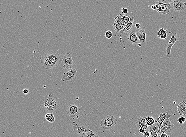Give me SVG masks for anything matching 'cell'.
I'll return each mask as SVG.
<instances>
[{
	"mask_svg": "<svg viewBox=\"0 0 186 137\" xmlns=\"http://www.w3.org/2000/svg\"><path fill=\"white\" fill-rule=\"evenodd\" d=\"M60 107V102L58 97L52 94L43 98L39 104V110L44 114L53 113L55 110Z\"/></svg>",
	"mask_w": 186,
	"mask_h": 137,
	"instance_id": "obj_1",
	"label": "cell"
},
{
	"mask_svg": "<svg viewBox=\"0 0 186 137\" xmlns=\"http://www.w3.org/2000/svg\"><path fill=\"white\" fill-rule=\"evenodd\" d=\"M171 8L170 3H165L160 1L154 2L151 7L152 9L164 15L169 14Z\"/></svg>",
	"mask_w": 186,
	"mask_h": 137,
	"instance_id": "obj_2",
	"label": "cell"
},
{
	"mask_svg": "<svg viewBox=\"0 0 186 137\" xmlns=\"http://www.w3.org/2000/svg\"><path fill=\"white\" fill-rule=\"evenodd\" d=\"M171 32L172 33V36L166 45V57L168 58H171V50L172 47L177 41H179L181 39V37L177 35L176 30L173 28L171 29Z\"/></svg>",
	"mask_w": 186,
	"mask_h": 137,
	"instance_id": "obj_3",
	"label": "cell"
},
{
	"mask_svg": "<svg viewBox=\"0 0 186 137\" xmlns=\"http://www.w3.org/2000/svg\"><path fill=\"white\" fill-rule=\"evenodd\" d=\"M76 105H69L66 107V112L67 115L72 119H77L80 117V115L83 112V109Z\"/></svg>",
	"mask_w": 186,
	"mask_h": 137,
	"instance_id": "obj_4",
	"label": "cell"
},
{
	"mask_svg": "<svg viewBox=\"0 0 186 137\" xmlns=\"http://www.w3.org/2000/svg\"><path fill=\"white\" fill-rule=\"evenodd\" d=\"M117 123V120L114 116H108L101 121V126L105 130H111L113 128Z\"/></svg>",
	"mask_w": 186,
	"mask_h": 137,
	"instance_id": "obj_5",
	"label": "cell"
},
{
	"mask_svg": "<svg viewBox=\"0 0 186 137\" xmlns=\"http://www.w3.org/2000/svg\"><path fill=\"white\" fill-rule=\"evenodd\" d=\"M72 126L75 132L81 137H86L87 134L91 130L88 127L77 124L75 122H72Z\"/></svg>",
	"mask_w": 186,
	"mask_h": 137,
	"instance_id": "obj_6",
	"label": "cell"
},
{
	"mask_svg": "<svg viewBox=\"0 0 186 137\" xmlns=\"http://www.w3.org/2000/svg\"><path fill=\"white\" fill-rule=\"evenodd\" d=\"M42 68L46 70L54 69L55 66L50 60L47 54L43 55L39 59Z\"/></svg>",
	"mask_w": 186,
	"mask_h": 137,
	"instance_id": "obj_7",
	"label": "cell"
},
{
	"mask_svg": "<svg viewBox=\"0 0 186 137\" xmlns=\"http://www.w3.org/2000/svg\"><path fill=\"white\" fill-rule=\"evenodd\" d=\"M63 61V68L66 69H72L73 65V61L72 57V55L70 52H68L65 54V56L62 58Z\"/></svg>",
	"mask_w": 186,
	"mask_h": 137,
	"instance_id": "obj_8",
	"label": "cell"
},
{
	"mask_svg": "<svg viewBox=\"0 0 186 137\" xmlns=\"http://www.w3.org/2000/svg\"><path fill=\"white\" fill-rule=\"evenodd\" d=\"M170 4L171 8L177 12H181L186 9V3L182 0H175Z\"/></svg>",
	"mask_w": 186,
	"mask_h": 137,
	"instance_id": "obj_9",
	"label": "cell"
},
{
	"mask_svg": "<svg viewBox=\"0 0 186 137\" xmlns=\"http://www.w3.org/2000/svg\"><path fill=\"white\" fill-rule=\"evenodd\" d=\"M47 55L50 60L55 67L59 66L62 63V58L58 53H50Z\"/></svg>",
	"mask_w": 186,
	"mask_h": 137,
	"instance_id": "obj_10",
	"label": "cell"
},
{
	"mask_svg": "<svg viewBox=\"0 0 186 137\" xmlns=\"http://www.w3.org/2000/svg\"><path fill=\"white\" fill-rule=\"evenodd\" d=\"M77 73V70L75 69H71L70 71L63 74L62 78L63 82L72 81L74 80Z\"/></svg>",
	"mask_w": 186,
	"mask_h": 137,
	"instance_id": "obj_11",
	"label": "cell"
},
{
	"mask_svg": "<svg viewBox=\"0 0 186 137\" xmlns=\"http://www.w3.org/2000/svg\"><path fill=\"white\" fill-rule=\"evenodd\" d=\"M136 33L138 39L141 43L145 44L146 43V36L145 27L140 29L138 31L136 32Z\"/></svg>",
	"mask_w": 186,
	"mask_h": 137,
	"instance_id": "obj_12",
	"label": "cell"
},
{
	"mask_svg": "<svg viewBox=\"0 0 186 137\" xmlns=\"http://www.w3.org/2000/svg\"><path fill=\"white\" fill-rule=\"evenodd\" d=\"M129 17L130 18L129 21L128 23L127 24L124 28L119 32L120 34L126 35V34H128V33H129L131 31V29L133 27L134 19V17L132 16Z\"/></svg>",
	"mask_w": 186,
	"mask_h": 137,
	"instance_id": "obj_13",
	"label": "cell"
},
{
	"mask_svg": "<svg viewBox=\"0 0 186 137\" xmlns=\"http://www.w3.org/2000/svg\"><path fill=\"white\" fill-rule=\"evenodd\" d=\"M128 39L130 40L131 43L134 45L135 46H136L138 44L139 40L135 30H132L130 32Z\"/></svg>",
	"mask_w": 186,
	"mask_h": 137,
	"instance_id": "obj_14",
	"label": "cell"
},
{
	"mask_svg": "<svg viewBox=\"0 0 186 137\" xmlns=\"http://www.w3.org/2000/svg\"><path fill=\"white\" fill-rule=\"evenodd\" d=\"M162 123H160L157 119L155 121L154 123L152 125L148 126V130H151L156 132L160 136V127Z\"/></svg>",
	"mask_w": 186,
	"mask_h": 137,
	"instance_id": "obj_15",
	"label": "cell"
},
{
	"mask_svg": "<svg viewBox=\"0 0 186 137\" xmlns=\"http://www.w3.org/2000/svg\"><path fill=\"white\" fill-rule=\"evenodd\" d=\"M145 118L146 117H141L137 120L136 125L138 128H143L146 129L148 128V126L145 121Z\"/></svg>",
	"mask_w": 186,
	"mask_h": 137,
	"instance_id": "obj_16",
	"label": "cell"
},
{
	"mask_svg": "<svg viewBox=\"0 0 186 137\" xmlns=\"http://www.w3.org/2000/svg\"><path fill=\"white\" fill-rule=\"evenodd\" d=\"M167 30H165L164 28L162 27L160 29L157 33V36L160 39L162 40H166L167 38Z\"/></svg>",
	"mask_w": 186,
	"mask_h": 137,
	"instance_id": "obj_17",
	"label": "cell"
},
{
	"mask_svg": "<svg viewBox=\"0 0 186 137\" xmlns=\"http://www.w3.org/2000/svg\"><path fill=\"white\" fill-rule=\"evenodd\" d=\"M171 117V115L169 113V112L167 113H161L160 114V116L157 120L161 123H162L163 122L165 121V119H169L170 117Z\"/></svg>",
	"mask_w": 186,
	"mask_h": 137,
	"instance_id": "obj_18",
	"label": "cell"
},
{
	"mask_svg": "<svg viewBox=\"0 0 186 137\" xmlns=\"http://www.w3.org/2000/svg\"><path fill=\"white\" fill-rule=\"evenodd\" d=\"M162 124H164L166 127L168 128V129L170 130L171 132L174 129V124H173V122H172V121L170 119H165V121L163 122Z\"/></svg>",
	"mask_w": 186,
	"mask_h": 137,
	"instance_id": "obj_19",
	"label": "cell"
},
{
	"mask_svg": "<svg viewBox=\"0 0 186 137\" xmlns=\"http://www.w3.org/2000/svg\"><path fill=\"white\" fill-rule=\"evenodd\" d=\"M126 25L123 24L118 23L115 21L114 24H113V27L115 29V31L116 33H119V32L123 29L126 26Z\"/></svg>",
	"mask_w": 186,
	"mask_h": 137,
	"instance_id": "obj_20",
	"label": "cell"
},
{
	"mask_svg": "<svg viewBox=\"0 0 186 137\" xmlns=\"http://www.w3.org/2000/svg\"><path fill=\"white\" fill-rule=\"evenodd\" d=\"M177 112H178L180 116L186 115V108L182 102L180 103L178 105L177 108Z\"/></svg>",
	"mask_w": 186,
	"mask_h": 137,
	"instance_id": "obj_21",
	"label": "cell"
},
{
	"mask_svg": "<svg viewBox=\"0 0 186 137\" xmlns=\"http://www.w3.org/2000/svg\"><path fill=\"white\" fill-rule=\"evenodd\" d=\"M45 118L46 121L50 123H53L55 122V118L52 113H47L46 114Z\"/></svg>",
	"mask_w": 186,
	"mask_h": 137,
	"instance_id": "obj_22",
	"label": "cell"
},
{
	"mask_svg": "<svg viewBox=\"0 0 186 137\" xmlns=\"http://www.w3.org/2000/svg\"><path fill=\"white\" fill-rule=\"evenodd\" d=\"M155 121V120L153 117H150V116H147L145 118V121H146V124L148 126L152 125L154 123Z\"/></svg>",
	"mask_w": 186,
	"mask_h": 137,
	"instance_id": "obj_23",
	"label": "cell"
},
{
	"mask_svg": "<svg viewBox=\"0 0 186 137\" xmlns=\"http://www.w3.org/2000/svg\"><path fill=\"white\" fill-rule=\"evenodd\" d=\"M171 132V131L168 129V128L166 127L164 124H161L160 127V134H161L162 132H165L169 136V134H170Z\"/></svg>",
	"mask_w": 186,
	"mask_h": 137,
	"instance_id": "obj_24",
	"label": "cell"
},
{
	"mask_svg": "<svg viewBox=\"0 0 186 137\" xmlns=\"http://www.w3.org/2000/svg\"><path fill=\"white\" fill-rule=\"evenodd\" d=\"M122 14H120V15L116 16L115 18V21H116V22L118 23L123 24L126 25L124 23V21L123 19L122 18Z\"/></svg>",
	"mask_w": 186,
	"mask_h": 137,
	"instance_id": "obj_25",
	"label": "cell"
},
{
	"mask_svg": "<svg viewBox=\"0 0 186 137\" xmlns=\"http://www.w3.org/2000/svg\"><path fill=\"white\" fill-rule=\"evenodd\" d=\"M99 137L97 134L93 132L92 130H90L87 134L86 137Z\"/></svg>",
	"mask_w": 186,
	"mask_h": 137,
	"instance_id": "obj_26",
	"label": "cell"
},
{
	"mask_svg": "<svg viewBox=\"0 0 186 137\" xmlns=\"http://www.w3.org/2000/svg\"><path fill=\"white\" fill-rule=\"evenodd\" d=\"M113 35V33L111 31H108L105 33V36L106 38H107V39H110L112 38Z\"/></svg>",
	"mask_w": 186,
	"mask_h": 137,
	"instance_id": "obj_27",
	"label": "cell"
},
{
	"mask_svg": "<svg viewBox=\"0 0 186 137\" xmlns=\"http://www.w3.org/2000/svg\"><path fill=\"white\" fill-rule=\"evenodd\" d=\"M150 134V137H160L157 133L154 131L151 130H148Z\"/></svg>",
	"mask_w": 186,
	"mask_h": 137,
	"instance_id": "obj_28",
	"label": "cell"
},
{
	"mask_svg": "<svg viewBox=\"0 0 186 137\" xmlns=\"http://www.w3.org/2000/svg\"><path fill=\"white\" fill-rule=\"evenodd\" d=\"M122 18H123L124 21V23L126 25L128 23L130 19V17L126 16V15H123V14H122Z\"/></svg>",
	"mask_w": 186,
	"mask_h": 137,
	"instance_id": "obj_29",
	"label": "cell"
},
{
	"mask_svg": "<svg viewBox=\"0 0 186 137\" xmlns=\"http://www.w3.org/2000/svg\"><path fill=\"white\" fill-rule=\"evenodd\" d=\"M186 121V118L184 117H180L178 119V122L180 124H184L185 122Z\"/></svg>",
	"mask_w": 186,
	"mask_h": 137,
	"instance_id": "obj_30",
	"label": "cell"
},
{
	"mask_svg": "<svg viewBox=\"0 0 186 137\" xmlns=\"http://www.w3.org/2000/svg\"><path fill=\"white\" fill-rule=\"evenodd\" d=\"M138 129L139 132L142 135L145 133V132L146 131V129L145 128H138Z\"/></svg>",
	"mask_w": 186,
	"mask_h": 137,
	"instance_id": "obj_31",
	"label": "cell"
},
{
	"mask_svg": "<svg viewBox=\"0 0 186 137\" xmlns=\"http://www.w3.org/2000/svg\"><path fill=\"white\" fill-rule=\"evenodd\" d=\"M121 12L122 14H123V15H124V14H127V13H128V8H122L121 9Z\"/></svg>",
	"mask_w": 186,
	"mask_h": 137,
	"instance_id": "obj_32",
	"label": "cell"
},
{
	"mask_svg": "<svg viewBox=\"0 0 186 137\" xmlns=\"http://www.w3.org/2000/svg\"><path fill=\"white\" fill-rule=\"evenodd\" d=\"M142 136H143L146 137H150V133L148 131H146L145 132V133L143 134Z\"/></svg>",
	"mask_w": 186,
	"mask_h": 137,
	"instance_id": "obj_33",
	"label": "cell"
},
{
	"mask_svg": "<svg viewBox=\"0 0 186 137\" xmlns=\"http://www.w3.org/2000/svg\"><path fill=\"white\" fill-rule=\"evenodd\" d=\"M169 136L165 132L162 133L161 134H160V137H168Z\"/></svg>",
	"mask_w": 186,
	"mask_h": 137,
	"instance_id": "obj_34",
	"label": "cell"
},
{
	"mask_svg": "<svg viewBox=\"0 0 186 137\" xmlns=\"http://www.w3.org/2000/svg\"><path fill=\"white\" fill-rule=\"evenodd\" d=\"M162 1L167 2L168 3H170L171 2L173 1H175V0H161Z\"/></svg>",
	"mask_w": 186,
	"mask_h": 137,
	"instance_id": "obj_35",
	"label": "cell"
},
{
	"mask_svg": "<svg viewBox=\"0 0 186 137\" xmlns=\"http://www.w3.org/2000/svg\"><path fill=\"white\" fill-rule=\"evenodd\" d=\"M23 92L25 94H28L29 93L28 89H24L23 91Z\"/></svg>",
	"mask_w": 186,
	"mask_h": 137,
	"instance_id": "obj_36",
	"label": "cell"
},
{
	"mask_svg": "<svg viewBox=\"0 0 186 137\" xmlns=\"http://www.w3.org/2000/svg\"><path fill=\"white\" fill-rule=\"evenodd\" d=\"M135 27L136 29H139L141 27V25L139 23H136L135 25Z\"/></svg>",
	"mask_w": 186,
	"mask_h": 137,
	"instance_id": "obj_37",
	"label": "cell"
},
{
	"mask_svg": "<svg viewBox=\"0 0 186 137\" xmlns=\"http://www.w3.org/2000/svg\"><path fill=\"white\" fill-rule=\"evenodd\" d=\"M182 102L183 103V104L185 106V107L186 108V100H185V101Z\"/></svg>",
	"mask_w": 186,
	"mask_h": 137,
	"instance_id": "obj_38",
	"label": "cell"
},
{
	"mask_svg": "<svg viewBox=\"0 0 186 137\" xmlns=\"http://www.w3.org/2000/svg\"><path fill=\"white\" fill-rule=\"evenodd\" d=\"M138 45H139V46L140 47L141 46V44H140V43H138Z\"/></svg>",
	"mask_w": 186,
	"mask_h": 137,
	"instance_id": "obj_39",
	"label": "cell"
}]
</instances>
